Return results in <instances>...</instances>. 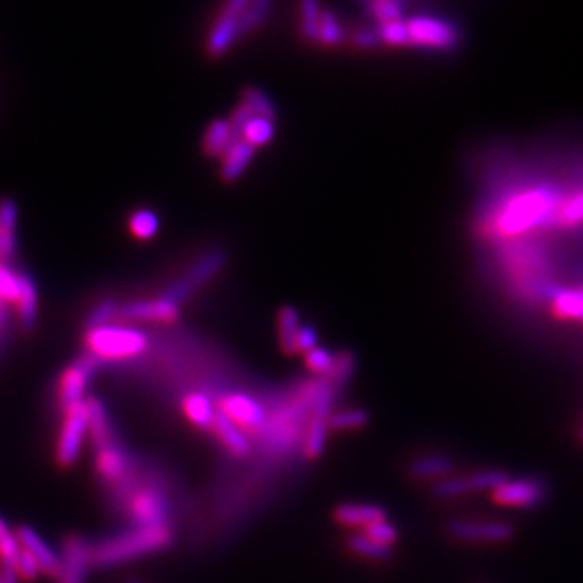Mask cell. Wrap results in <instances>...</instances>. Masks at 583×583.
<instances>
[{
    "label": "cell",
    "mask_w": 583,
    "mask_h": 583,
    "mask_svg": "<svg viewBox=\"0 0 583 583\" xmlns=\"http://www.w3.org/2000/svg\"><path fill=\"white\" fill-rule=\"evenodd\" d=\"M363 533L367 534L368 538H372L376 544L385 546V548H393L399 540V531L393 523H389L387 519H382L374 525L367 527Z\"/></svg>",
    "instance_id": "39"
},
{
    "label": "cell",
    "mask_w": 583,
    "mask_h": 583,
    "mask_svg": "<svg viewBox=\"0 0 583 583\" xmlns=\"http://www.w3.org/2000/svg\"><path fill=\"white\" fill-rule=\"evenodd\" d=\"M19 325L31 333L38 325V287L27 272H19V299L16 302Z\"/></svg>",
    "instance_id": "20"
},
{
    "label": "cell",
    "mask_w": 583,
    "mask_h": 583,
    "mask_svg": "<svg viewBox=\"0 0 583 583\" xmlns=\"http://www.w3.org/2000/svg\"><path fill=\"white\" fill-rule=\"evenodd\" d=\"M117 317L123 321H159V323H174L180 317V304L172 300H134L119 304Z\"/></svg>",
    "instance_id": "16"
},
{
    "label": "cell",
    "mask_w": 583,
    "mask_h": 583,
    "mask_svg": "<svg viewBox=\"0 0 583 583\" xmlns=\"http://www.w3.org/2000/svg\"><path fill=\"white\" fill-rule=\"evenodd\" d=\"M446 531L463 544H504L514 536V527L500 519H451Z\"/></svg>",
    "instance_id": "6"
},
{
    "label": "cell",
    "mask_w": 583,
    "mask_h": 583,
    "mask_svg": "<svg viewBox=\"0 0 583 583\" xmlns=\"http://www.w3.org/2000/svg\"><path fill=\"white\" fill-rule=\"evenodd\" d=\"M102 363L104 361L97 355L85 353L63 372L59 382V406L63 408V412L85 402V389Z\"/></svg>",
    "instance_id": "8"
},
{
    "label": "cell",
    "mask_w": 583,
    "mask_h": 583,
    "mask_svg": "<svg viewBox=\"0 0 583 583\" xmlns=\"http://www.w3.org/2000/svg\"><path fill=\"white\" fill-rule=\"evenodd\" d=\"M334 519L338 525L346 529H367L370 525L387 519L385 510L376 504H365V502H344L334 508Z\"/></svg>",
    "instance_id": "18"
},
{
    "label": "cell",
    "mask_w": 583,
    "mask_h": 583,
    "mask_svg": "<svg viewBox=\"0 0 583 583\" xmlns=\"http://www.w3.org/2000/svg\"><path fill=\"white\" fill-rule=\"evenodd\" d=\"M19 551L21 548L16 531H12L10 525L0 517V565H14Z\"/></svg>",
    "instance_id": "37"
},
{
    "label": "cell",
    "mask_w": 583,
    "mask_h": 583,
    "mask_svg": "<svg viewBox=\"0 0 583 583\" xmlns=\"http://www.w3.org/2000/svg\"><path fill=\"white\" fill-rule=\"evenodd\" d=\"M129 583H138V582H129Z\"/></svg>",
    "instance_id": "51"
},
{
    "label": "cell",
    "mask_w": 583,
    "mask_h": 583,
    "mask_svg": "<svg viewBox=\"0 0 583 583\" xmlns=\"http://www.w3.org/2000/svg\"><path fill=\"white\" fill-rule=\"evenodd\" d=\"M242 104H246L257 117H265V119H270V121H276V117H278L276 108H274V102L268 99V95H265L257 87H246L244 89V93H242Z\"/></svg>",
    "instance_id": "33"
},
{
    "label": "cell",
    "mask_w": 583,
    "mask_h": 583,
    "mask_svg": "<svg viewBox=\"0 0 583 583\" xmlns=\"http://www.w3.org/2000/svg\"><path fill=\"white\" fill-rule=\"evenodd\" d=\"M557 223L561 227H576L583 223V193H578L574 199L568 200L567 204L559 210Z\"/></svg>",
    "instance_id": "44"
},
{
    "label": "cell",
    "mask_w": 583,
    "mask_h": 583,
    "mask_svg": "<svg viewBox=\"0 0 583 583\" xmlns=\"http://www.w3.org/2000/svg\"><path fill=\"white\" fill-rule=\"evenodd\" d=\"M174 542L170 525L134 527L127 533L106 538L97 546H91V567H116L134 561L138 557L167 550Z\"/></svg>",
    "instance_id": "1"
},
{
    "label": "cell",
    "mask_w": 583,
    "mask_h": 583,
    "mask_svg": "<svg viewBox=\"0 0 583 583\" xmlns=\"http://www.w3.org/2000/svg\"><path fill=\"white\" fill-rule=\"evenodd\" d=\"M17 204L10 197L0 199V263L6 265L16 253Z\"/></svg>",
    "instance_id": "23"
},
{
    "label": "cell",
    "mask_w": 583,
    "mask_h": 583,
    "mask_svg": "<svg viewBox=\"0 0 583 583\" xmlns=\"http://www.w3.org/2000/svg\"><path fill=\"white\" fill-rule=\"evenodd\" d=\"M551 300H553V310L559 317H574L583 321V291H567L551 289Z\"/></svg>",
    "instance_id": "29"
},
{
    "label": "cell",
    "mask_w": 583,
    "mask_h": 583,
    "mask_svg": "<svg viewBox=\"0 0 583 583\" xmlns=\"http://www.w3.org/2000/svg\"><path fill=\"white\" fill-rule=\"evenodd\" d=\"M0 583H19L16 570L12 565H0Z\"/></svg>",
    "instance_id": "49"
},
{
    "label": "cell",
    "mask_w": 583,
    "mask_h": 583,
    "mask_svg": "<svg viewBox=\"0 0 583 583\" xmlns=\"http://www.w3.org/2000/svg\"><path fill=\"white\" fill-rule=\"evenodd\" d=\"M380 40L387 46H410V34L408 27L402 21H393V23H384L380 27Z\"/></svg>",
    "instance_id": "42"
},
{
    "label": "cell",
    "mask_w": 583,
    "mask_h": 583,
    "mask_svg": "<svg viewBox=\"0 0 583 583\" xmlns=\"http://www.w3.org/2000/svg\"><path fill=\"white\" fill-rule=\"evenodd\" d=\"M370 416L363 408H350V410H340L334 412L329 417V431H357L367 427Z\"/></svg>",
    "instance_id": "31"
},
{
    "label": "cell",
    "mask_w": 583,
    "mask_h": 583,
    "mask_svg": "<svg viewBox=\"0 0 583 583\" xmlns=\"http://www.w3.org/2000/svg\"><path fill=\"white\" fill-rule=\"evenodd\" d=\"M16 536L19 548L27 551L33 557L44 576L59 578V570H61L59 555L51 550L48 542L40 534L36 533L33 527H27V525L17 527Z\"/></svg>",
    "instance_id": "17"
},
{
    "label": "cell",
    "mask_w": 583,
    "mask_h": 583,
    "mask_svg": "<svg viewBox=\"0 0 583 583\" xmlns=\"http://www.w3.org/2000/svg\"><path fill=\"white\" fill-rule=\"evenodd\" d=\"M410 46H429L438 50H451L459 42V33L450 23L436 17L419 16L406 23Z\"/></svg>",
    "instance_id": "11"
},
{
    "label": "cell",
    "mask_w": 583,
    "mask_h": 583,
    "mask_svg": "<svg viewBox=\"0 0 583 583\" xmlns=\"http://www.w3.org/2000/svg\"><path fill=\"white\" fill-rule=\"evenodd\" d=\"M455 463L446 455H423L408 465V476L416 482H442L450 478Z\"/></svg>",
    "instance_id": "19"
},
{
    "label": "cell",
    "mask_w": 583,
    "mask_h": 583,
    "mask_svg": "<svg viewBox=\"0 0 583 583\" xmlns=\"http://www.w3.org/2000/svg\"><path fill=\"white\" fill-rule=\"evenodd\" d=\"M491 497L506 508H534L548 499V484L540 478H508Z\"/></svg>",
    "instance_id": "9"
},
{
    "label": "cell",
    "mask_w": 583,
    "mask_h": 583,
    "mask_svg": "<svg viewBox=\"0 0 583 583\" xmlns=\"http://www.w3.org/2000/svg\"><path fill=\"white\" fill-rule=\"evenodd\" d=\"M272 138H274V121L265 117H253L242 131V140L248 142L255 150L261 146H267Z\"/></svg>",
    "instance_id": "32"
},
{
    "label": "cell",
    "mask_w": 583,
    "mask_h": 583,
    "mask_svg": "<svg viewBox=\"0 0 583 583\" xmlns=\"http://www.w3.org/2000/svg\"><path fill=\"white\" fill-rule=\"evenodd\" d=\"M317 40L321 44H325V46H334V44L342 42V29H340L336 17L331 12H321Z\"/></svg>",
    "instance_id": "41"
},
{
    "label": "cell",
    "mask_w": 583,
    "mask_h": 583,
    "mask_svg": "<svg viewBox=\"0 0 583 583\" xmlns=\"http://www.w3.org/2000/svg\"><path fill=\"white\" fill-rule=\"evenodd\" d=\"M255 157V148L250 146L248 142L240 140L233 150L227 151L221 159H223V165H221V180L227 182V184H233L238 178H242V174L246 172V168L250 167L251 159Z\"/></svg>",
    "instance_id": "25"
},
{
    "label": "cell",
    "mask_w": 583,
    "mask_h": 583,
    "mask_svg": "<svg viewBox=\"0 0 583 583\" xmlns=\"http://www.w3.org/2000/svg\"><path fill=\"white\" fill-rule=\"evenodd\" d=\"M127 510L136 527H155L168 523V502L157 489L144 487L134 491L127 500Z\"/></svg>",
    "instance_id": "14"
},
{
    "label": "cell",
    "mask_w": 583,
    "mask_h": 583,
    "mask_svg": "<svg viewBox=\"0 0 583 583\" xmlns=\"http://www.w3.org/2000/svg\"><path fill=\"white\" fill-rule=\"evenodd\" d=\"M117 312H119V304H117V300H100L99 304L93 306L91 312L85 317V333L95 331V329H100V327H108L110 321H112L114 317H117Z\"/></svg>",
    "instance_id": "35"
},
{
    "label": "cell",
    "mask_w": 583,
    "mask_h": 583,
    "mask_svg": "<svg viewBox=\"0 0 583 583\" xmlns=\"http://www.w3.org/2000/svg\"><path fill=\"white\" fill-rule=\"evenodd\" d=\"M300 31L308 38V40H317V33H319V17H321V10L319 4L314 0H306L300 4Z\"/></svg>",
    "instance_id": "38"
},
{
    "label": "cell",
    "mask_w": 583,
    "mask_h": 583,
    "mask_svg": "<svg viewBox=\"0 0 583 583\" xmlns=\"http://www.w3.org/2000/svg\"><path fill=\"white\" fill-rule=\"evenodd\" d=\"M334 384V382H333ZM321 385L314 400V417L310 423V431L306 436L304 453L308 459H319L325 451L327 433H329V417L333 408L334 385Z\"/></svg>",
    "instance_id": "12"
},
{
    "label": "cell",
    "mask_w": 583,
    "mask_h": 583,
    "mask_svg": "<svg viewBox=\"0 0 583 583\" xmlns=\"http://www.w3.org/2000/svg\"><path fill=\"white\" fill-rule=\"evenodd\" d=\"M57 583H85L91 567V546L80 534H68L61 550Z\"/></svg>",
    "instance_id": "13"
},
{
    "label": "cell",
    "mask_w": 583,
    "mask_h": 583,
    "mask_svg": "<svg viewBox=\"0 0 583 583\" xmlns=\"http://www.w3.org/2000/svg\"><path fill=\"white\" fill-rule=\"evenodd\" d=\"M380 34L374 33V31H359V33L353 36V44L357 48H363V50H368V48H376L380 44Z\"/></svg>",
    "instance_id": "48"
},
{
    "label": "cell",
    "mask_w": 583,
    "mask_h": 583,
    "mask_svg": "<svg viewBox=\"0 0 583 583\" xmlns=\"http://www.w3.org/2000/svg\"><path fill=\"white\" fill-rule=\"evenodd\" d=\"M87 431H89V412H87V404L82 402L65 412V421H63L57 448H55V461L59 467H72L78 461Z\"/></svg>",
    "instance_id": "7"
},
{
    "label": "cell",
    "mask_w": 583,
    "mask_h": 583,
    "mask_svg": "<svg viewBox=\"0 0 583 583\" xmlns=\"http://www.w3.org/2000/svg\"><path fill=\"white\" fill-rule=\"evenodd\" d=\"M217 410L244 431H259L265 427V421H267L265 408L257 400L251 399L244 393H233V395L223 397Z\"/></svg>",
    "instance_id": "15"
},
{
    "label": "cell",
    "mask_w": 583,
    "mask_h": 583,
    "mask_svg": "<svg viewBox=\"0 0 583 583\" xmlns=\"http://www.w3.org/2000/svg\"><path fill=\"white\" fill-rule=\"evenodd\" d=\"M368 10L384 25V23L400 21L402 12H404V4L397 2V0H378V2H370Z\"/></svg>",
    "instance_id": "40"
},
{
    "label": "cell",
    "mask_w": 583,
    "mask_h": 583,
    "mask_svg": "<svg viewBox=\"0 0 583 583\" xmlns=\"http://www.w3.org/2000/svg\"><path fill=\"white\" fill-rule=\"evenodd\" d=\"M227 259H229L227 251L221 250V248L204 253L199 261L189 268V272L182 280H178L168 287L163 297L176 302V304L184 302L199 289L200 285L208 284L210 280H214L227 265Z\"/></svg>",
    "instance_id": "4"
},
{
    "label": "cell",
    "mask_w": 583,
    "mask_h": 583,
    "mask_svg": "<svg viewBox=\"0 0 583 583\" xmlns=\"http://www.w3.org/2000/svg\"><path fill=\"white\" fill-rule=\"evenodd\" d=\"M85 344L89 353L97 355L102 361H114V359H131L148 350V338L146 334L127 329V327H100L95 331L85 333Z\"/></svg>",
    "instance_id": "3"
},
{
    "label": "cell",
    "mask_w": 583,
    "mask_h": 583,
    "mask_svg": "<svg viewBox=\"0 0 583 583\" xmlns=\"http://www.w3.org/2000/svg\"><path fill=\"white\" fill-rule=\"evenodd\" d=\"M95 468L108 484H121L129 474V457L117 448V444H110L97 451Z\"/></svg>",
    "instance_id": "22"
},
{
    "label": "cell",
    "mask_w": 583,
    "mask_h": 583,
    "mask_svg": "<svg viewBox=\"0 0 583 583\" xmlns=\"http://www.w3.org/2000/svg\"><path fill=\"white\" fill-rule=\"evenodd\" d=\"M184 414L187 419L199 427V429H212L214 417H216V408L214 402L210 397H206L204 393H189L182 402Z\"/></svg>",
    "instance_id": "27"
},
{
    "label": "cell",
    "mask_w": 583,
    "mask_h": 583,
    "mask_svg": "<svg viewBox=\"0 0 583 583\" xmlns=\"http://www.w3.org/2000/svg\"><path fill=\"white\" fill-rule=\"evenodd\" d=\"M14 570H16L17 578L23 582H34L42 572L38 563L34 561L33 557L27 551H19L16 561H14Z\"/></svg>",
    "instance_id": "46"
},
{
    "label": "cell",
    "mask_w": 583,
    "mask_h": 583,
    "mask_svg": "<svg viewBox=\"0 0 583 583\" xmlns=\"http://www.w3.org/2000/svg\"><path fill=\"white\" fill-rule=\"evenodd\" d=\"M557 208V195L550 189H534L519 195L504 206L497 217V229L506 236H516L550 219Z\"/></svg>",
    "instance_id": "2"
},
{
    "label": "cell",
    "mask_w": 583,
    "mask_h": 583,
    "mask_svg": "<svg viewBox=\"0 0 583 583\" xmlns=\"http://www.w3.org/2000/svg\"><path fill=\"white\" fill-rule=\"evenodd\" d=\"M348 550L353 555L365 557V559H370V561H387L391 557V548H385V546L376 544L365 533L351 534L350 538H348Z\"/></svg>",
    "instance_id": "30"
},
{
    "label": "cell",
    "mask_w": 583,
    "mask_h": 583,
    "mask_svg": "<svg viewBox=\"0 0 583 583\" xmlns=\"http://www.w3.org/2000/svg\"><path fill=\"white\" fill-rule=\"evenodd\" d=\"M510 476L502 470H478L470 474H457L450 476L442 482L433 485V497L438 500L459 499L467 497L472 493H482V491H495L499 485L504 484Z\"/></svg>",
    "instance_id": "5"
},
{
    "label": "cell",
    "mask_w": 583,
    "mask_h": 583,
    "mask_svg": "<svg viewBox=\"0 0 583 583\" xmlns=\"http://www.w3.org/2000/svg\"><path fill=\"white\" fill-rule=\"evenodd\" d=\"M317 348V333L312 327L300 325L299 334H297V353H308V351Z\"/></svg>",
    "instance_id": "47"
},
{
    "label": "cell",
    "mask_w": 583,
    "mask_h": 583,
    "mask_svg": "<svg viewBox=\"0 0 583 583\" xmlns=\"http://www.w3.org/2000/svg\"><path fill=\"white\" fill-rule=\"evenodd\" d=\"M212 431L216 433L219 442L227 448V451L233 453L234 457H246L250 453V438H248L246 431L240 429L236 423H233L225 414H221L219 410L214 417Z\"/></svg>",
    "instance_id": "21"
},
{
    "label": "cell",
    "mask_w": 583,
    "mask_h": 583,
    "mask_svg": "<svg viewBox=\"0 0 583 583\" xmlns=\"http://www.w3.org/2000/svg\"><path fill=\"white\" fill-rule=\"evenodd\" d=\"M268 12H270V2L267 0L250 2L248 10L238 19V36L242 38L244 34L253 33L257 27H261L268 17Z\"/></svg>",
    "instance_id": "34"
},
{
    "label": "cell",
    "mask_w": 583,
    "mask_h": 583,
    "mask_svg": "<svg viewBox=\"0 0 583 583\" xmlns=\"http://www.w3.org/2000/svg\"><path fill=\"white\" fill-rule=\"evenodd\" d=\"M250 0H231L223 6L217 17L210 36L206 40V51L212 57H221L233 48L234 42L240 40L238 36V19L248 10Z\"/></svg>",
    "instance_id": "10"
},
{
    "label": "cell",
    "mask_w": 583,
    "mask_h": 583,
    "mask_svg": "<svg viewBox=\"0 0 583 583\" xmlns=\"http://www.w3.org/2000/svg\"><path fill=\"white\" fill-rule=\"evenodd\" d=\"M334 361L336 359H334L333 355L329 351L319 348V346L304 355L306 367L310 368L314 374H331L334 368Z\"/></svg>",
    "instance_id": "45"
},
{
    "label": "cell",
    "mask_w": 583,
    "mask_h": 583,
    "mask_svg": "<svg viewBox=\"0 0 583 583\" xmlns=\"http://www.w3.org/2000/svg\"><path fill=\"white\" fill-rule=\"evenodd\" d=\"M131 233L140 238V240H151L155 234L159 233V217L148 208L136 210L131 219H129Z\"/></svg>",
    "instance_id": "36"
},
{
    "label": "cell",
    "mask_w": 583,
    "mask_h": 583,
    "mask_svg": "<svg viewBox=\"0 0 583 583\" xmlns=\"http://www.w3.org/2000/svg\"><path fill=\"white\" fill-rule=\"evenodd\" d=\"M19 299V274L0 263V302L16 304Z\"/></svg>",
    "instance_id": "43"
},
{
    "label": "cell",
    "mask_w": 583,
    "mask_h": 583,
    "mask_svg": "<svg viewBox=\"0 0 583 583\" xmlns=\"http://www.w3.org/2000/svg\"><path fill=\"white\" fill-rule=\"evenodd\" d=\"M242 138H234L229 119H214L202 140V150L208 157H223L229 150L240 142Z\"/></svg>",
    "instance_id": "24"
},
{
    "label": "cell",
    "mask_w": 583,
    "mask_h": 583,
    "mask_svg": "<svg viewBox=\"0 0 583 583\" xmlns=\"http://www.w3.org/2000/svg\"><path fill=\"white\" fill-rule=\"evenodd\" d=\"M299 314L295 308L285 306L278 316V334H280V346L285 355L297 353V334H299Z\"/></svg>",
    "instance_id": "28"
},
{
    "label": "cell",
    "mask_w": 583,
    "mask_h": 583,
    "mask_svg": "<svg viewBox=\"0 0 583 583\" xmlns=\"http://www.w3.org/2000/svg\"><path fill=\"white\" fill-rule=\"evenodd\" d=\"M580 440H582V442H583V427H582V429H580Z\"/></svg>",
    "instance_id": "50"
},
{
    "label": "cell",
    "mask_w": 583,
    "mask_h": 583,
    "mask_svg": "<svg viewBox=\"0 0 583 583\" xmlns=\"http://www.w3.org/2000/svg\"><path fill=\"white\" fill-rule=\"evenodd\" d=\"M87 412H89V431L91 434V442L97 448V451L114 444L112 440V425L108 414L104 410V404L99 399H87Z\"/></svg>",
    "instance_id": "26"
}]
</instances>
